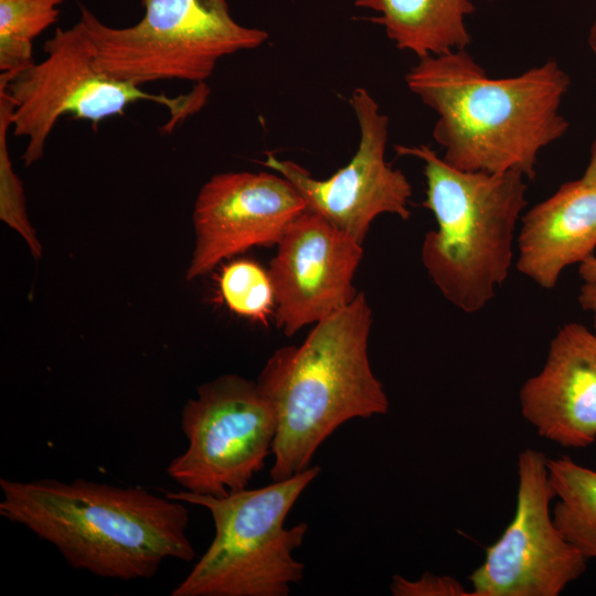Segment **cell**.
<instances>
[{"label": "cell", "instance_id": "cell-1", "mask_svg": "<svg viewBox=\"0 0 596 596\" xmlns=\"http://www.w3.org/2000/svg\"><path fill=\"white\" fill-rule=\"evenodd\" d=\"M405 83L437 115L433 138L443 160L464 171L533 179L540 152L570 127L560 107L571 78L555 60L496 78L457 50L418 58Z\"/></svg>", "mask_w": 596, "mask_h": 596}, {"label": "cell", "instance_id": "cell-2", "mask_svg": "<svg viewBox=\"0 0 596 596\" xmlns=\"http://www.w3.org/2000/svg\"><path fill=\"white\" fill-rule=\"evenodd\" d=\"M0 514L53 545L77 571L153 577L167 560L195 557L185 503L140 487L86 479H0Z\"/></svg>", "mask_w": 596, "mask_h": 596}, {"label": "cell", "instance_id": "cell-3", "mask_svg": "<svg viewBox=\"0 0 596 596\" xmlns=\"http://www.w3.org/2000/svg\"><path fill=\"white\" fill-rule=\"evenodd\" d=\"M371 327L372 309L358 292L315 323L300 344L279 348L266 361L256 382L277 416L273 481L308 469L320 445L345 422L389 412L369 359Z\"/></svg>", "mask_w": 596, "mask_h": 596}, {"label": "cell", "instance_id": "cell-4", "mask_svg": "<svg viewBox=\"0 0 596 596\" xmlns=\"http://www.w3.org/2000/svg\"><path fill=\"white\" fill-rule=\"evenodd\" d=\"M394 149L423 162V206L437 225L424 237L423 266L453 306L466 313L481 310L510 272L517 226L526 206V178L517 170L464 171L426 145Z\"/></svg>", "mask_w": 596, "mask_h": 596}, {"label": "cell", "instance_id": "cell-5", "mask_svg": "<svg viewBox=\"0 0 596 596\" xmlns=\"http://www.w3.org/2000/svg\"><path fill=\"white\" fill-rule=\"evenodd\" d=\"M321 468L224 497L180 490L168 497L205 508L214 536L171 596H287L301 582L305 564L294 557L308 524L285 528L291 508Z\"/></svg>", "mask_w": 596, "mask_h": 596}, {"label": "cell", "instance_id": "cell-6", "mask_svg": "<svg viewBox=\"0 0 596 596\" xmlns=\"http://www.w3.org/2000/svg\"><path fill=\"white\" fill-rule=\"evenodd\" d=\"M44 53L39 63L0 74V83L13 103V135L26 139L22 155L25 166L43 157L51 132L65 115L97 124L123 114L135 103L148 100L169 110L163 131H172L209 100L206 83L171 97L107 75L96 65L94 44L81 18L71 28H58L45 42Z\"/></svg>", "mask_w": 596, "mask_h": 596}, {"label": "cell", "instance_id": "cell-7", "mask_svg": "<svg viewBox=\"0 0 596 596\" xmlns=\"http://www.w3.org/2000/svg\"><path fill=\"white\" fill-rule=\"evenodd\" d=\"M140 2L143 17L127 28L109 26L81 8L97 67L137 86L168 79L205 83L223 57L268 39L265 30L238 23L226 0Z\"/></svg>", "mask_w": 596, "mask_h": 596}, {"label": "cell", "instance_id": "cell-8", "mask_svg": "<svg viewBox=\"0 0 596 596\" xmlns=\"http://www.w3.org/2000/svg\"><path fill=\"white\" fill-rule=\"evenodd\" d=\"M188 446L166 472L184 491L224 497L246 489L272 456L276 411L257 382L225 374L196 390L181 412Z\"/></svg>", "mask_w": 596, "mask_h": 596}, {"label": "cell", "instance_id": "cell-9", "mask_svg": "<svg viewBox=\"0 0 596 596\" xmlns=\"http://www.w3.org/2000/svg\"><path fill=\"white\" fill-rule=\"evenodd\" d=\"M554 498L545 455L522 450L513 519L470 575L472 596H558L584 574L587 560L554 523Z\"/></svg>", "mask_w": 596, "mask_h": 596}, {"label": "cell", "instance_id": "cell-10", "mask_svg": "<svg viewBox=\"0 0 596 596\" xmlns=\"http://www.w3.org/2000/svg\"><path fill=\"white\" fill-rule=\"evenodd\" d=\"M360 131L351 160L320 180L291 160L267 153L263 164L287 179L315 212L363 244L372 222L382 214L408 220L412 187L406 175L385 159L389 117L363 87L349 99Z\"/></svg>", "mask_w": 596, "mask_h": 596}, {"label": "cell", "instance_id": "cell-11", "mask_svg": "<svg viewBox=\"0 0 596 596\" xmlns=\"http://www.w3.org/2000/svg\"><path fill=\"white\" fill-rule=\"evenodd\" d=\"M305 211L304 198L276 172L213 175L199 191L194 204L196 242L188 279L252 247L277 245Z\"/></svg>", "mask_w": 596, "mask_h": 596}, {"label": "cell", "instance_id": "cell-12", "mask_svg": "<svg viewBox=\"0 0 596 596\" xmlns=\"http://www.w3.org/2000/svg\"><path fill=\"white\" fill-rule=\"evenodd\" d=\"M273 257L277 326L288 337L349 305L358 295L353 278L362 243L323 216L305 211L288 227Z\"/></svg>", "mask_w": 596, "mask_h": 596}, {"label": "cell", "instance_id": "cell-13", "mask_svg": "<svg viewBox=\"0 0 596 596\" xmlns=\"http://www.w3.org/2000/svg\"><path fill=\"white\" fill-rule=\"evenodd\" d=\"M523 418L563 447L596 440V333L577 322L558 329L544 365L521 386Z\"/></svg>", "mask_w": 596, "mask_h": 596}, {"label": "cell", "instance_id": "cell-14", "mask_svg": "<svg viewBox=\"0 0 596 596\" xmlns=\"http://www.w3.org/2000/svg\"><path fill=\"white\" fill-rule=\"evenodd\" d=\"M517 247L518 272L546 290L556 286L566 267L594 256L596 181L565 182L523 213Z\"/></svg>", "mask_w": 596, "mask_h": 596}, {"label": "cell", "instance_id": "cell-15", "mask_svg": "<svg viewBox=\"0 0 596 596\" xmlns=\"http://www.w3.org/2000/svg\"><path fill=\"white\" fill-rule=\"evenodd\" d=\"M354 6L379 13L370 20L398 50L418 58L466 50L471 42L465 17L475 11L472 0H355Z\"/></svg>", "mask_w": 596, "mask_h": 596}, {"label": "cell", "instance_id": "cell-16", "mask_svg": "<svg viewBox=\"0 0 596 596\" xmlns=\"http://www.w3.org/2000/svg\"><path fill=\"white\" fill-rule=\"evenodd\" d=\"M547 469L555 525L586 560L596 558V470L567 456L547 459Z\"/></svg>", "mask_w": 596, "mask_h": 596}, {"label": "cell", "instance_id": "cell-17", "mask_svg": "<svg viewBox=\"0 0 596 596\" xmlns=\"http://www.w3.org/2000/svg\"><path fill=\"white\" fill-rule=\"evenodd\" d=\"M64 0H0V70L32 63L33 40L56 22Z\"/></svg>", "mask_w": 596, "mask_h": 596}, {"label": "cell", "instance_id": "cell-18", "mask_svg": "<svg viewBox=\"0 0 596 596\" xmlns=\"http://www.w3.org/2000/svg\"><path fill=\"white\" fill-rule=\"evenodd\" d=\"M219 285L226 306L240 316L266 321L275 311L269 274L255 262L241 259L224 266Z\"/></svg>", "mask_w": 596, "mask_h": 596}, {"label": "cell", "instance_id": "cell-19", "mask_svg": "<svg viewBox=\"0 0 596 596\" xmlns=\"http://www.w3.org/2000/svg\"><path fill=\"white\" fill-rule=\"evenodd\" d=\"M12 110L13 103L0 83V219L24 238L33 256L40 257L41 245L28 220L22 182L13 171L8 150Z\"/></svg>", "mask_w": 596, "mask_h": 596}, {"label": "cell", "instance_id": "cell-20", "mask_svg": "<svg viewBox=\"0 0 596 596\" xmlns=\"http://www.w3.org/2000/svg\"><path fill=\"white\" fill-rule=\"evenodd\" d=\"M390 590L394 596H472L454 577L430 573L423 574L416 581L394 575Z\"/></svg>", "mask_w": 596, "mask_h": 596}, {"label": "cell", "instance_id": "cell-21", "mask_svg": "<svg viewBox=\"0 0 596 596\" xmlns=\"http://www.w3.org/2000/svg\"><path fill=\"white\" fill-rule=\"evenodd\" d=\"M577 300L584 310L592 313L596 331V281L584 283L579 288Z\"/></svg>", "mask_w": 596, "mask_h": 596}, {"label": "cell", "instance_id": "cell-22", "mask_svg": "<svg viewBox=\"0 0 596 596\" xmlns=\"http://www.w3.org/2000/svg\"><path fill=\"white\" fill-rule=\"evenodd\" d=\"M588 44L596 55V20L589 30ZM582 178L588 181H596V139L592 145L589 160Z\"/></svg>", "mask_w": 596, "mask_h": 596}, {"label": "cell", "instance_id": "cell-23", "mask_svg": "<svg viewBox=\"0 0 596 596\" xmlns=\"http://www.w3.org/2000/svg\"><path fill=\"white\" fill-rule=\"evenodd\" d=\"M578 274L584 283L596 281V256H592L579 264Z\"/></svg>", "mask_w": 596, "mask_h": 596}]
</instances>
